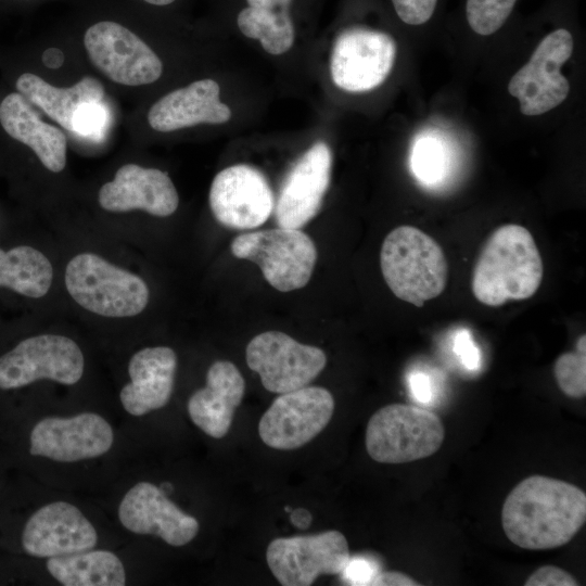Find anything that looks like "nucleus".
<instances>
[{"mask_svg":"<svg viewBox=\"0 0 586 586\" xmlns=\"http://www.w3.org/2000/svg\"><path fill=\"white\" fill-rule=\"evenodd\" d=\"M342 573L352 585H369L370 579L378 572L374 571L373 564H371L368 560L361 558H351L348 564Z\"/></svg>","mask_w":586,"mask_h":586,"instance_id":"obj_34","label":"nucleus"},{"mask_svg":"<svg viewBox=\"0 0 586 586\" xmlns=\"http://www.w3.org/2000/svg\"><path fill=\"white\" fill-rule=\"evenodd\" d=\"M454 352L467 369L476 370L480 367V352L468 331L458 332L454 341Z\"/></svg>","mask_w":586,"mask_h":586,"instance_id":"obj_33","label":"nucleus"},{"mask_svg":"<svg viewBox=\"0 0 586 586\" xmlns=\"http://www.w3.org/2000/svg\"><path fill=\"white\" fill-rule=\"evenodd\" d=\"M543 276V259L533 235L526 228L509 224L494 230L483 245L471 289L480 303L497 307L533 296Z\"/></svg>","mask_w":586,"mask_h":586,"instance_id":"obj_2","label":"nucleus"},{"mask_svg":"<svg viewBox=\"0 0 586 586\" xmlns=\"http://www.w3.org/2000/svg\"><path fill=\"white\" fill-rule=\"evenodd\" d=\"M120 524L138 535H153L174 547L192 542L199 533L198 519L181 510L155 484L138 482L130 487L117 510Z\"/></svg>","mask_w":586,"mask_h":586,"instance_id":"obj_17","label":"nucleus"},{"mask_svg":"<svg viewBox=\"0 0 586 586\" xmlns=\"http://www.w3.org/2000/svg\"><path fill=\"white\" fill-rule=\"evenodd\" d=\"M331 166V150L321 141L297 160L273 206L279 227L300 229L317 215L329 188Z\"/></svg>","mask_w":586,"mask_h":586,"instance_id":"obj_19","label":"nucleus"},{"mask_svg":"<svg viewBox=\"0 0 586 586\" xmlns=\"http://www.w3.org/2000/svg\"><path fill=\"white\" fill-rule=\"evenodd\" d=\"M246 364L263 386L277 394L308 385L326 367V353L280 331H266L246 346Z\"/></svg>","mask_w":586,"mask_h":586,"instance_id":"obj_13","label":"nucleus"},{"mask_svg":"<svg viewBox=\"0 0 586 586\" xmlns=\"http://www.w3.org/2000/svg\"><path fill=\"white\" fill-rule=\"evenodd\" d=\"M444 438V425L434 412L407 404H390L370 417L365 443L374 461L406 463L430 457Z\"/></svg>","mask_w":586,"mask_h":586,"instance_id":"obj_5","label":"nucleus"},{"mask_svg":"<svg viewBox=\"0 0 586 586\" xmlns=\"http://www.w3.org/2000/svg\"><path fill=\"white\" fill-rule=\"evenodd\" d=\"M231 252L257 264L265 280L281 292L305 286L317 260L313 240L300 229L285 227L239 234Z\"/></svg>","mask_w":586,"mask_h":586,"instance_id":"obj_7","label":"nucleus"},{"mask_svg":"<svg viewBox=\"0 0 586 586\" xmlns=\"http://www.w3.org/2000/svg\"><path fill=\"white\" fill-rule=\"evenodd\" d=\"M396 43L386 33L354 26L336 37L330 60L335 86L347 92H366L380 86L390 75Z\"/></svg>","mask_w":586,"mask_h":586,"instance_id":"obj_14","label":"nucleus"},{"mask_svg":"<svg viewBox=\"0 0 586 586\" xmlns=\"http://www.w3.org/2000/svg\"><path fill=\"white\" fill-rule=\"evenodd\" d=\"M525 586H576L575 577L555 565L538 568L524 583Z\"/></svg>","mask_w":586,"mask_h":586,"instance_id":"obj_32","label":"nucleus"},{"mask_svg":"<svg viewBox=\"0 0 586 586\" xmlns=\"http://www.w3.org/2000/svg\"><path fill=\"white\" fill-rule=\"evenodd\" d=\"M558 386L569 397L586 394V352L575 351L560 355L553 367Z\"/></svg>","mask_w":586,"mask_h":586,"instance_id":"obj_29","label":"nucleus"},{"mask_svg":"<svg viewBox=\"0 0 586 586\" xmlns=\"http://www.w3.org/2000/svg\"><path fill=\"white\" fill-rule=\"evenodd\" d=\"M291 521L294 526L305 530L311 523L310 512L306 509L297 508L290 513Z\"/></svg>","mask_w":586,"mask_h":586,"instance_id":"obj_37","label":"nucleus"},{"mask_svg":"<svg viewBox=\"0 0 586 586\" xmlns=\"http://www.w3.org/2000/svg\"><path fill=\"white\" fill-rule=\"evenodd\" d=\"M98 533L75 505L53 501L40 507L27 520L22 533L24 551L36 558H51L92 549Z\"/></svg>","mask_w":586,"mask_h":586,"instance_id":"obj_18","label":"nucleus"},{"mask_svg":"<svg viewBox=\"0 0 586 586\" xmlns=\"http://www.w3.org/2000/svg\"><path fill=\"white\" fill-rule=\"evenodd\" d=\"M244 391V379L233 362H213L206 373L205 386L195 391L188 400L191 421L211 437L226 436Z\"/></svg>","mask_w":586,"mask_h":586,"instance_id":"obj_23","label":"nucleus"},{"mask_svg":"<svg viewBox=\"0 0 586 586\" xmlns=\"http://www.w3.org/2000/svg\"><path fill=\"white\" fill-rule=\"evenodd\" d=\"M208 201L214 217L225 227L233 229L262 226L275 206L267 179L246 164L220 170L211 184Z\"/></svg>","mask_w":586,"mask_h":586,"instance_id":"obj_16","label":"nucleus"},{"mask_svg":"<svg viewBox=\"0 0 586 586\" xmlns=\"http://www.w3.org/2000/svg\"><path fill=\"white\" fill-rule=\"evenodd\" d=\"M446 165L442 144L433 139H422L413 148L411 166L416 176L424 182L438 180Z\"/></svg>","mask_w":586,"mask_h":586,"instance_id":"obj_30","label":"nucleus"},{"mask_svg":"<svg viewBox=\"0 0 586 586\" xmlns=\"http://www.w3.org/2000/svg\"><path fill=\"white\" fill-rule=\"evenodd\" d=\"M0 125L9 137L28 146L48 170L60 173L65 168L66 135L44 122L20 92L7 94L0 102Z\"/></svg>","mask_w":586,"mask_h":586,"instance_id":"obj_24","label":"nucleus"},{"mask_svg":"<svg viewBox=\"0 0 586 586\" xmlns=\"http://www.w3.org/2000/svg\"><path fill=\"white\" fill-rule=\"evenodd\" d=\"M409 387L415 398L428 403L432 398V384L430 378L422 372H415L409 377Z\"/></svg>","mask_w":586,"mask_h":586,"instance_id":"obj_36","label":"nucleus"},{"mask_svg":"<svg viewBox=\"0 0 586 586\" xmlns=\"http://www.w3.org/2000/svg\"><path fill=\"white\" fill-rule=\"evenodd\" d=\"M293 0H246L247 7L238 14L241 33L260 41L265 51L279 55L291 49L294 26L289 13Z\"/></svg>","mask_w":586,"mask_h":586,"instance_id":"obj_26","label":"nucleus"},{"mask_svg":"<svg viewBox=\"0 0 586 586\" xmlns=\"http://www.w3.org/2000/svg\"><path fill=\"white\" fill-rule=\"evenodd\" d=\"M371 586H418L420 585L412 577L396 571L378 572L370 579Z\"/></svg>","mask_w":586,"mask_h":586,"instance_id":"obj_35","label":"nucleus"},{"mask_svg":"<svg viewBox=\"0 0 586 586\" xmlns=\"http://www.w3.org/2000/svg\"><path fill=\"white\" fill-rule=\"evenodd\" d=\"M52 278V265L40 251L27 245L0 249V286L39 298L48 293Z\"/></svg>","mask_w":586,"mask_h":586,"instance_id":"obj_27","label":"nucleus"},{"mask_svg":"<svg viewBox=\"0 0 586 586\" xmlns=\"http://www.w3.org/2000/svg\"><path fill=\"white\" fill-rule=\"evenodd\" d=\"M349 560L346 537L335 530L275 538L266 549L268 568L283 586H309L320 575L342 574Z\"/></svg>","mask_w":586,"mask_h":586,"instance_id":"obj_11","label":"nucleus"},{"mask_svg":"<svg viewBox=\"0 0 586 586\" xmlns=\"http://www.w3.org/2000/svg\"><path fill=\"white\" fill-rule=\"evenodd\" d=\"M334 406L332 394L321 386L306 385L282 393L262 416L259 437L273 449H297L328 425Z\"/></svg>","mask_w":586,"mask_h":586,"instance_id":"obj_12","label":"nucleus"},{"mask_svg":"<svg viewBox=\"0 0 586 586\" xmlns=\"http://www.w3.org/2000/svg\"><path fill=\"white\" fill-rule=\"evenodd\" d=\"M397 17L406 25L422 26L435 15L440 0H391Z\"/></svg>","mask_w":586,"mask_h":586,"instance_id":"obj_31","label":"nucleus"},{"mask_svg":"<svg viewBox=\"0 0 586 586\" xmlns=\"http://www.w3.org/2000/svg\"><path fill=\"white\" fill-rule=\"evenodd\" d=\"M586 521V495L562 480L531 475L507 496L501 525L508 539L528 550L568 544Z\"/></svg>","mask_w":586,"mask_h":586,"instance_id":"obj_1","label":"nucleus"},{"mask_svg":"<svg viewBox=\"0 0 586 586\" xmlns=\"http://www.w3.org/2000/svg\"><path fill=\"white\" fill-rule=\"evenodd\" d=\"M380 266L394 295L417 307L442 294L448 279V263L441 245L412 226H399L387 233Z\"/></svg>","mask_w":586,"mask_h":586,"instance_id":"obj_3","label":"nucleus"},{"mask_svg":"<svg viewBox=\"0 0 586 586\" xmlns=\"http://www.w3.org/2000/svg\"><path fill=\"white\" fill-rule=\"evenodd\" d=\"M49 574L65 586H124L126 571L112 551L88 549L51 557L46 562Z\"/></svg>","mask_w":586,"mask_h":586,"instance_id":"obj_25","label":"nucleus"},{"mask_svg":"<svg viewBox=\"0 0 586 586\" xmlns=\"http://www.w3.org/2000/svg\"><path fill=\"white\" fill-rule=\"evenodd\" d=\"M519 0H464V18L472 31L491 36L509 20Z\"/></svg>","mask_w":586,"mask_h":586,"instance_id":"obj_28","label":"nucleus"},{"mask_svg":"<svg viewBox=\"0 0 586 586\" xmlns=\"http://www.w3.org/2000/svg\"><path fill=\"white\" fill-rule=\"evenodd\" d=\"M65 285L81 307L104 317L136 316L150 296L140 277L93 253L78 254L68 262Z\"/></svg>","mask_w":586,"mask_h":586,"instance_id":"obj_4","label":"nucleus"},{"mask_svg":"<svg viewBox=\"0 0 586 586\" xmlns=\"http://www.w3.org/2000/svg\"><path fill=\"white\" fill-rule=\"evenodd\" d=\"M114 443L111 424L100 415L46 417L29 435V453L56 462H77L109 453Z\"/></svg>","mask_w":586,"mask_h":586,"instance_id":"obj_15","label":"nucleus"},{"mask_svg":"<svg viewBox=\"0 0 586 586\" xmlns=\"http://www.w3.org/2000/svg\"><path fill=\"white\" fill-rule=\"evenodd\" d=\"M82 44L92 66L110 81L124 87L155 82L163 62L137 31L109 17L91 22L84 30Z\"/></svg>","mask_w":586,"mask_h":586,"instance_id":"obj_6","label":"nucleus"},{"mask_svg":"<svg viewBox=\"0 0 586 586\" xmlns=\"http://www.w3.org/2000/svg\"><path fill=\"white\" fill-rule=\"evenodd\" d=\"M138 1L152 5V7H167L177 0H138Z\"/></svg>","mask_w":586,"mask_h":586,"instance_id":"obj_38","label":"nucleus"},{"mask_svg":"<svg viewBox=\"0 0 586 586\" xmlns=\"http://www.w3.org/2000/svg\"><path fill=\"white\" fill-rule=\"evenodd\" d=\"M98 202L107 212L141 209L153 216L167 217L176 212L179 196L165 171L128 163L100 188Z\"/></svg>","mask_w":586,"mask_h":586,"instance_id":"obj_20","label":"nucleus"},{"mask_svg":"<svg viewBox=\"0 0 586 586\" xmlns=\"http://www.w3.org/2000/svg\"><path fill=\"white\" fill-rule=\"evenodd\" d=\"M220 88L209 78L195 80L173 90L148 111L149 126L157 132H171L200 124H224L231 117L228 105L219 99Z\"/></svg>","mask_w":586,"mask_h":586,"instance_id":"obj_21","label":"nucleus"},{"mask_svg":"<svg viewBox=\"0 0 586 586\" xmlns=\"http://www.w3.org/2000/svg\"><path fill=\"white\" fill-rule=\"evenodd\" d=\"M177 355L170 347H144L128 364L130 382L119 393L123 408L133 417L166 406L171 397Z\"/></svg>","mask_w":586,"mask_h":586,"instance_id":"obj_22","label":"nucleus"},{"mask_svg":"<svg viewBox=\"0 0 586 586\" xmlns=\"http://www.w3.org/2000/svg\"><path fill=\"white\" fill-rule=\"evenodd\" d=\"M573 46L570 30L562 27L552 30L542 39L528 62L511 77L508 91L518 99L523 115H542L566 99L570 82L561 67L572 55Z\"/></svg>","mask_w":586,"mask_h":586,"instance_id":"obj_10","label":"nucleus"},{"mask_svg":"<svg viewBox=\"0 0 586 586\" xmlns=\"http://www.w3.org/2000/svg\"><path fill=\"white\" fill-rule=\"evenodd\" d=\"M84 368L82 352L72 339L36 335L0 357V388H20L42 379L73 385L81 379Z\"/></svg>","mask_w":586,"mask_h":586,"instance_id":"obj_9","label":"nucleus"},{"mask_svg":"<svg viewBox=\"0 0 586 586\" xmlns=\"http://www.w3.org/2000/svg\"><path fill=\"white\" fill-rule=\"evenodd\" d=\"M15 88L36 109L74 135L99 137L105 129V92L94 77L85 76L69 87H59L37 74L23 73L17 77Z\"/></svg>","mask_w":586,"mask_h":586,"instance_id":"obj_8","label":"nucleus"}]
</instances>
